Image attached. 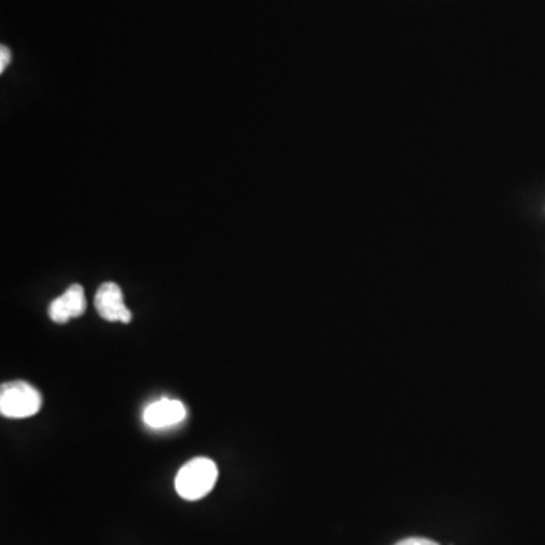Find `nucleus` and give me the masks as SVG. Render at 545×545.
<instances>
[{
    "instance_id": "nucleus-6",
    "label": "nucleus",
    "mask_w": 545,
    "mask_h": 545,
    "mask_svg": "<svg viewBox=\"0 0 545 545\" xmlns=\"http://www.w3.org/2000/svg\"><path fill=\"white\" fill-rule=\"evenodd\" d=\"M396 545H440L438 542L430 541L426 538H408L403 541L397 542Z\"/></svg>"
},
{
    "instance_id": "nucleus-1",
    "label": "nucleus",
    "mask_w": 545,
    "mask_h": 545,
    "mask_svg": "<svg viewBox=\"0 0 545 545\" xmlns=\"http://www.w3.org/2000/svg\"><path fill=\"white\" fill-rule=\"evenodd\" d=\"M218 479V468L208 458H194L188 461L176 474V493L188 502H196L208 496Z\"/></svg>"
},
{
    "instance_id": "nucleus-2",
    "label": "nucleus",
    "mask_w": 545,
    "mask_h": 545,
    "mask_svg": "<svg viewBox=\"0 0 545 545\" xmlns=\"http://www.w3.org/2000/svg\"><path fill=\"white\" fill-rule=\"evenodd\" d=\"M43 405V397L32 385L16 380L2 385L0 412L7 418H29L37 414Z\"/></svg>"
},
{
    "instance_id": "nucleus-4",
    "label": "nucleus",
    "mask_w": 545,
    "mask_h": 545,
    "mask_svg": "<svg viewBox=\"0 0 545 545\" xmlns=\"http://www.w3.org/2000/svg\"><path fill=\"white\" fill-rule=\"evenodd\" d=\"M187 408L181 400L159 399L144 409L143 420L152 429L162 430L178 426L187 418Z\"/></svg>"
},
{
    "instance_id": "nucleus-7",
    "label": "nucleus",
    "mask_w": 545,
    "mask_h": 545,
    "mask_svg": "<svg viewBox=\"0 0 545 545\" xmlns=\"http://www.w3.org/2000/svg\"><path fill=\"white\" fill-rule=\"evenodd\" d=\"M11 60V53L10 50L7 49V47L2 46V49H0V72H4L5 67L10 64Z\"/></svg>"
},
{
    "instance_id": "nucleus-3",
    "label": "nucleus",
    "mask_w": 545,
    "mask_h": 545,
    "mask_svg": "<svg viewBox=\"0 0 545 545\" xmlns=\"http://www.w3.org/2000/svg\"><path fill=\"white\" fill-rule=\"evenodd\" d=\"M94 306L100 317L106 321H120V323H131L132 314L125 305L122 288L114 282H105L100 285L94 297Z\"/></svg>"
},
{
    "instance_id": "nucleus-5",
    "label": "nucleus",
    "mask_w": 545,
    "mask_h": 545,
    "mask_svg": "<svg viewBox=\"0 0 545 545\" xmlns=\"http://www.w3.org/2000/svg\"><path fill=\"white\" fill-rule=\"evenodd\" d=\"M87 311V297L81 285H72L63 296L53 300L49 306L50 320L58 324L69 323L72 318L81 317Z\"/></svg>"
}]
</instances>
